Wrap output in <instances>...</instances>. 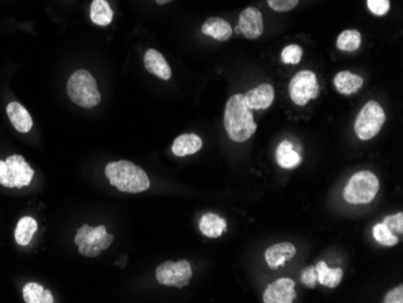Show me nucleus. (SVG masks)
<instances>
[{"instance_id":"a878e982","label":"nucleus","mask_w":403,"mask_h":303,"mask_svg":"<svg viewBox=\"0 0 403 303\" xmlns=\"http://www.w3.org/2000/svg\"><path fill=\"white\" fill-rule=\"evenodd\" d=\"M303 55V50L299 45H289L283 50L281 53V61L284 62L285 64H299L301 62Z\"/></svg>"},{"instance_id":"423d86ee","label":"nucleus","mask_w":403,"mask_h":303,"mask_svg":"<svg viewBox=\"0 0 403 303\" xmlns=\"http://www.w3.org/2000/svg\"><path fill=\"white\" fill-rule=\"evenodd\" d=\"M385 120L386 118L382 105L375 100L367 102L355 120L356 136L361 140H371L380 132Z\"/></svg>"},{"instance_id":"a211bd4d","label":"nucleus","mask_w":403,"mask_h":303,"mask_svg":"<svg viewBox=\"0 0 403 303\" xmlns=\"http://www.w3.org/2000/svg\"><path fill=\"white\" fill-rule=\"evenodd\" d=\"M275 160H277V163L284 169H294L302 162L299 152H294V145L289 140L280 143L275 152Z\"/></svg>"},{"instance_id":"c756f323","label":"nucleus","mask_w":403,"mask_h":303,"mask_svg":"<svg viewBox=\"0 0 403 303\" xmlns=\"http://www.w3.org/2000/svg\"><path fill=\"white\" fill-rule=\"evenodd\" d=\"M385 226L389 228L391 232L402 233L403 232V213L395 214L386 217L383 221Z\"/></svg>"},{"instance_id":"1a4fd4ad","label":"nucleus","mask_w":403,"mask_h":303,"mask_svg":"<svg viewBox=\"0 0 403 303\" xmlns=\"http://www.w3.org/2000/svg\"><path fill=\"white\" fill-rule=\"evenodd\" d=\"M294 282L290 278H280L268 285L263 294L265 303H291L296 299Z\"/></svg>"},{"instance_id":"2eb2a0df","label":"nucleus","mask_w":403,"mask_h":303,"mask_svg":"<svg viewBox=\"0 0 403 303\" xmlns=\"http://www.w3.org/2000/svg\"><path fill=\"white\" fill-rule=\"evenodd\" d=\"M202 33L218 42H226L232 37L233 30L226 19L210 17L202 26Z\"/></svg>"},{"instance_id":"9d476101","label":"nucleus","mask_w":403,"mask_h":303,"mask_svg":"<svg viewBox=\"0 0 403 303\" xmlns=\"http://www.w3.org/2000/svg\"><path fill=\"white\" fill-rule=\"evenodd\" d=\"M238 27L245 38L252 40L260 38L263 33V17L261 11L256 8H247L239 16Z\"/></svg>"},{"instance_id":"72a5a7b5","label":"nucleus","mask_w":403,"mask_h":303,"mask_svg":"<svg viewBox=\"0 0 403 303\" xmlns=\"http://www.w3.org/2000/svg\"><path fill=\"white\" fill-rule=\"evenodd\" d=\"M106 228L104 226H98V228H91L90 232H88V236L87 237L90 238L92 242H95L97 239L103 237L106 235Z\"/></svg>"},{"instance_id":"7ed1b4c3","label":"nucleus","mask_w":403,"mask_h":303,"mask_svg":"<svg viewBox=\"0 0 403 303\" xmlns=\"http://www.w3.org/2000/svg\"><path fill=\"white\" fill-rule=\"evenodd\" d=\"M67 93L73 103L81 108H95L100 103V90L90 71L79 69L68 79Z\"/></svg>"},{"instance_id":"5701e85b","label":"nucleus","mask_w":403,"mask_h":303,"mask_svg":"<svg viewBox=\"0 0 403 303\" xmlns=\"http://www.w3.org/2000/svg\"><path fill=\"white\" fill-rule=\"evenodd\" d=\"M24 302L27 303H53L51 291L44 289L43 285L38 283H28L24 288Z\"/></svg>"},{"instance_id":"ddd939ff","label":"nucleus","mask_w":403,"mask_h":303,"mask_svg":"<svg viewBox=\"0 0 403 303\" xmlns=\"http://www.w3.org/2000/svg\"><path fill=\"white\" fill-rule=\"evenodd\" d=\"M296 255V248L291 243H277L270 246L265 252L267 265L270 268H279L286 261L291 260Z\"/></svg>"},{"instance_id":"dca6fc26","label":"nucleus","mask_w":403,"mask_h":303,"mask_svg":"<svg viewBox=\"0 0 403 303\" xmlns=\"http://www.w3.org/2000/svg\"><path fill=\"white\" fill-rule=\"evenodd\" d=\"M203 147V142L197 134H181L176 138L171 152L178 157L189 156L200 152Z\"/></svg>"},{"instance_id":"f8f14e48","label":"nucleus","mask_w":403,"mask_h":303,"mask_svg":"<svg viewBox=\"0 0 403 303\" xmlns=\"http://www.w3.org/2000/svg\"><path fill=\"white\" fill-rule=\"evenodd\" d=\"M144 66L149 73H151L162 80H169L171 77V66L165 56L155 48H150L145 53Z\"/></svg>"},{"instance_id":"2f4dec72","label":"nucleus","mask_w":403,"mask_h":303,"mask_svg":"<svg viewBox=\"0 0 403 303\" xmlns=\"http://www.w3.org/2000/svg\"><path fill=\"white\" fill-rule=\"evenodd\" d=\"M384 303H402L403 302V285H399L397 288L390 290L388 294L385 295Z\"/></svg>"},{"instance_id":"bb28decb","label":"nucleus","mask_w":403,"mask_h":303,"mask_svg":"<svg viewBox=\"0 0 403 303\" xmlns=\"http://www.w3.org/2000/svg\"><path fill=\"white\" fill-rule=\"evenodd\" d=\"M367 6L375 16H384L390 10V0H367Z\"/></svg>"},{"instance_id":"6ab92c4d","label":"nucleus","mask_w":403,"mask_h":303,"mask_svg":"<svg viewBox=\"0 0 403 303\" xmlns=\"http://www.w3.org/2000/svg\"><path fill=\"white\" fill-rule=\"evenodd\" d=\"M335 87L341 95H350L356 93L364 85V79L350 71H339L335 76Z\"/></svg>"},{"instance_id":"f257e3e1","label":"nucleus","mask_w":403,"mask_h":303,"mask_svg":"<svg viewBox=\"0 0 403 303\" xmlns=\"http://www.w3.org/2000/svg\"><path fill=\"white\" fill-rule=\"evenodd\" d=\"M225 128L232 142L244 143L255 134L257 125L252 110L245 104L242 95H234L225 108Z\"/></svg>"},{"instance_id":"393cba45","label":"nucleus","mask_w":403,"mask_h":303,"mask_svg":"<svg viewBox=\"0 0 403 303\" xmlns=\"http://www.w3.org/2000/svg\"><path fill=\"white\" fill-rule=\"evenodd\" d=\"M373 237L377 242L384 246H394L399 242V238L391 232L384 223H377L373 228Z\"/></svg>"},{"instance_id":"9b49d317","label":"nucleus","mask_w":403,"mask_h":303,"mask_svg":"<svg viewBox=\"0 0 403 303\" xmlns=\"http://www.w3.org/2000/svg\"><path fill=\"white\" fill-rule=\"evenodd\" d=\"M244 97L245 104L252 110H261L270 108L274 100V89L270 84H262L256 89L247 91Z\"/></svg>"},{"instance_id":"aec40b11","label":"nucleus","mask_w":403,"mask_h":303,"mask_svg":"<svg viewBox=\"0 0 403 303\" xmlns=\"http://www.w3.org/2000/svg\"><path fill=\"white\" fill-rule=\"evenodd\" d=\"M315 270L318 275V282L324 286L333 289L341 284V278H343L341 268H331L325 261H319L315 266Z\"/></svg>"},{"instance_id":"f03ea898","label":"nucleus","mask_w":403,"mask_h":303,"mask_svg":"<svg viewBox=\"0 0 403 303\" xmlns=\"http://www.w3.org/2000/svg\"><path fill=\"white\" fill-rule=\"evenodd\" d=\"M105 176L110 184L127 194H139L150 187V179L140 167L132 162L121 160L110 162L105 167Z\"/></svg>"},{"instance_id":"473e14b6","label":"nucleus","mask_w":403,"mask_h":303,"mask_svg":"<svg viewBox=\"0 0 403 303\" xmlns=\"http://www.w3.org/2000/svg\"><path fill=\"white\" fill-rule=\"evenodd\" d=\"M113 242H114V236H113V235H109V233H106L105 236H103V237L95 241V248H98L100 250L103 251L105 250V249H108Z\"/></svg>"},{"instance_id":"c85d7f7f","label":"nucleus","mask_w":403,"mask_h":303,"mask_svg":"<svg viewBox=\"0 0 403 303\" xmlns=\"http://www.w3.org/2000/svg\"><path fill=\"white\" fill-rule=\"evenodd\" d=\"M270 9L278 11V12H286L290 10L294 9L299 0H267Z\"/></svg>"},{"instance_id":"4468645a","label":"nucleus","mask_w":403,"mask_h":303,"mask_svg":"<svg viewBox=\"0 0 403 303\" xmlns=\"http://www.w3.org/2000/svg\"><path fill=\"white\" fill-rule=\"evenodd\" d=\"M6 114L15 129L19 133H28L33 127V120L24 105L19 102H11L6 107Z\"/></svg>"},{"instance_id":"39448f33","label":"nucleus","mask_w":403,"mask_h":303,"mask_svg":"<svg viewBox=\"0 0 403 303\" xmlns=\"http://www.w3.org/2000/svg\"><path fill=\"white\" fill-rule=\"evenodd\" d=\"M33 176V169L21 155H12L0 161V185L5 187L21 189L28 186Z\"/></svg>"},{"instance_id":"6e6552de","label":"nucleus","mask_w":403,"mask_h":303,"mask_svg":"<svg viewBox=\"0 0 403 303\" xmlns=\"http://www.w3.org/2000/svg\"><path fill=\"white\" fill-rule=\"evenodd\" d=\"M194 275L190 262L186 260L166 261L156 268V279L160 284L176 288H185Z\"/></svg>"},{"instance_id":"7c9ffc66","label":"nucleus","mask_w":403,"mask_h":303,"mask_svg":"<svg viewBox=\"0 0 403 303\" xmlns=\"http://www.w3.org/2000/svg\"><path fill=\"white\" fill-rule=\"evenodd\" d=\"M301 280L307 288H310V289L315 288V285L318 283L315 266H309L307 268H304L303 273L301 275Z\"/></svg>"},{"instance_id":"0eeeda50","label":"nucleus","mask_w":403,"mask_h":303,"mask_svg":"<svg viewBox=\"0 0 403 303\" xmlns=\"http://www.w3.org/2000/svg\"><path fill=\"white\" fill-rule=\"evenodd\" d=\"M320 92V86L315 73L310 71H299L289 84L290 98L294 104L303 107L309 100H315Z\"/></svg>"},{"instance_id":"c9c22d12","label":"nucleus","mask_w":403,"mask_h":303,"mask_svg":"<svg viewBox=\"0 0 403 303\" xmlns=\"http://www.w3.org/2000/svg\"><path fill=\"white\" fill-rule=\"evenodd\" d=\"M171 0H156V3L158 5H165L171 3Z\"/></svg>"},{"instance_id":"412c9836","label":"nucleus","mask_w":403,"mask_h":303,"mask_svg":"<svg viewBox=\"0 0 403 303\" xmlns=\"http://www.w3.org/2000/svg\"><path fill=\"white\" fill-rule=\"evenodd\" d=\"M38 230V223L32 217H24L19 219L16 230H15V239L19 246H28L33 239L34 233Z\"/></svg>"},{"instance_id":"4be33fe9","label":"nucleus","mask_w":403,"mask_h":303,"mask_svg":"<svg viewBox=\"0 0 403 303\" xmlns=\"http://www.w3.org/2000/svg\"><path fill=\"white\" fill-rule=\"evenodd\" d=\"M90 10L91 19L93 24L100 27H105L111 24L114 11L111 10L106 0H93Z\"/></svg>"},{"instance_id":"b1692460","label":"nucleus","mask_w":403,"mask_h":303,"mask_svg":"<svg viewBox=\"0 0 403 303\" xmlns=\"http://www.w3.org/2000/svg\"><path fill=\"white\" fill-rule=\"evenodd\" d=\"M337 48L341 51H356L361 45V34L356 29H346L343 30L337 38Z\"/></svg>"},{"instance_id":"f3484780","label":"nucleus","mask_w":403,"mask_h":303,"mask_svg":"<svg viewBox=\"0 0 403 303\" xmlns=\"http://www.w3.org/2000/svg\"><path fill=\"white\" fill-rule=\"evenodd\" d=\"M200 230L207 237H221L227 231V221L216 214H205L200 218Z\"/></svg>"},{"instance_id":"f704fd0d","label":"nucleus","mask_w":403,"mask_h":303,"mask_svg":"<svg viewBox=\"0 0 403 303\" xmlns=\"http://www.w3.org/2000/svg\"><path fill=\"white\" fill-rule=\"evenodd\" d=\"M91 226H88L87 223H85L82 228H79L77 230V232L75 235V243L76 246H79L80 244L81 241L84 239V238L87 237L88 236V232H90Z\"/></svg>"},{"instance_id":"20e7f679","label":"nucleus","mask_w":403,"mask_h":303,"mask_svg":"<svg viewBox=\"0 0 403 303\" xmlns=\"http://www.w3.org/2000/svg\"><path fill=\"white\" fill-rule=\"evenodd\" d=\"M379 191V181L375 173L362 171L351 176L344 187L343 196L348 203H371Z\"/></svg>"},{"instance_id":"cd10ccee","label":"nucleus","mask_w":403,"mask_h":303,"mask_svg":"<svg viewBox=\"0 0 403 303\" xmlns=\"http://www.w3.org/2000/svg\"><path fill=\"white\" fill-rule=\"evenodd\" d=\"M77 246H79L81 255L87 256V257H97L102 254V250L95 248V242H92L88 237L84 238Z\"/></svg>"}]
</instances>
